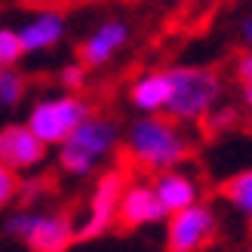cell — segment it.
I'll list each match as a JSON object with an SVG mask.
<instances>
[{"label": "cell", "instance_id": "obj_12", "mask_svg": "<svg viewBox=\"0 0 252 252\" xmlns=\"http://www.w3.org/2000/svg\"><path fill=\"white\" fill-rule=\"evenodd\" d=\"M169 95H172L169 71H145L129 86V105L138 114H166Z\"/></svg>", "mask_w": 252, "mask_h": 252}, {"label": "cell", "instance_id": "obj_10", "mask_svg": "<svg viewBox=\"0 0 252 252\" xmlns=\"http://www.w3.org/2000/svg\"><path fill=\"white\" fill-rule=\"evenodd\" d=\"M49 145L37 135L28 123H9L0 129V163L12 172H31L46 160Z\"/></svg>", "mask_w": 252, "mask_h": 252}, {"label": "cell", "instance_id": "obj_15", "mask_svg": "<svg viewBox=\"0 0 252 252\" xmlns=\"http://www.w3.org/2000/svg\"><path fill=\"white\" fill-rule=\"evenodd\" d=\"M25 93H28V80H25V74L16 71V65L0 71V108H16L25 98Z\"/></svg>", "mask_w": 252, "mask_h": 252}, {"label": "cell", "instance_id": "obj_21", "mask_svg": "<svg viewBox=\"0 0 252 252\" xmlns=\"http://www.w3.org/2000/svg\"><path fill=\"white\" fill-rule=\"evenodd\" d=\"M240 34H243V40H246V43L252 46V16H249V19H246V22L240 25Z\"/></svg>", "mask_w": 252, "mask_h": 252}, {"label": "cell", "instance_id": "obj_13", "mask_svg": "<svg viewBox=\"0 0 252 252\" xmlns=\"http://www.w3.org/2000/svg\"><path fill=\"white\" fill-rule=\"evenodd\" d=\"M154 191L160 197V203L166 212H179L185 206H191L200 200V182L194 175H188L182 166H172V169H163L154 172Z\"/></svg>", "mask_w": 252, "mask_h": 252}, {"label": "cell", "instance_id": "obj_7", "mask_svg": "<svg viewBox=\"0 0 252 252\" xmlns=\"http://www.w3.org/2000/svg\"><path fill=\"white\" fill-rule=\"evenodd\" d=\"M216 234H219L216 212L200 200L166 216V249L172 252H200L216 240Z\"/></svg>", "mask_w": 252, "mask_h": 252}, {"label": "cell", "instance_id": "obj_4", "mask_svg": "<svg viewBox=\"0 0 252 252\" xmlns=\"http://www.w3.org/2000/svg\"><path fill=\"white\" fill-rule=\"evenodd\" d=\"M93 114L90 102L80 93H59V95H46L40 102H34L25 123L43 138L49 148H59L65 138L77 129V123Z\"/></svg>", "mask_w": 252, "mask_h": 252}, {"label": "cell", "instance_id": "obj_9", "mask_svg": "<svg viewBox=\"0 0 252 252\" xmlns=\"http://www.w3.org/2000/svg\"><path fill=\"white\" fill-rule=\"evenodd\" d=\"M169 212L163 209L160 197L151 182H126L120 194V209H117V224L123 231H138L151 224L166 221Z\"/></svg>", "mask_w": 252, "mask_h": 252}, {"label": "cell", "instance_id": "obj_16", "mask_svg": "<svg viewBox=\"0 0 252 252\" xmlns=\"http://www.w3.org/2000/svg\"><path fill=\"white\" fill-rule=\"evenodd\" d=\"M22 56H28V53H25L19 28H0V65L12 68V65H19Z\"/></svg>", "mask_w": 252, "mask_h": 252}, {"label": "cell", "instance_id": "obj_22", "mask_svg": "<svg viewBox=\"0 0 252 252\" xmlns=\"http://www.w3.org/2000/svg\"><path fill=\"white\" fill-rule=\"evenodd\" d=\"M243 86V105H246V111L252 114V83H240Z\"/></svg>", "mask_w": 252, "mask_h": 252}, {"label": "cell", "instance_id": "obj_8", "mask_svg": "<svg viewBox=\"0 0 252 252\" xmlns=\"http://www.w3.org/2000/svg\"><path fill=\"white\" fill-rule=\"evenodd\" d=\"M129 37H132V28L126 19H102L95 28L83 37L80 43V62L86 68H105L111 65L126 46H129Z\"/></svg>", "mask_w": 252, "mask_h": 252}, {"label": "cell", "instance_id": "obj_18", "mask_svg": "<svg viewBox=\"0 0 252 252\" xmlns=\"http://www.w3.org/2000/svg\"><path fill=\"white\" fill-rule=\"evenodd\" d=\"M19 194V179H16V172H12L6 163H0V212H3L12 200H16Z\"/></svg>", "mask_w": 252, "mask_h": 252}, {"label": "cell", "instance_id": "obj_19", "mask_svg": "<svg viewBox=\"0 0 252 252\" xmlns=\"http://www.w3.org/2000/svg\"><path fill=\"white\" fill-rule=\"evenodd\" d=\"M234 117H237V114H234L231 108H221V111H219V105H216V108H212L209 114H206V120H203V123L209 126V129H224V126H228Z\"/></svg>", "mask_w": 252, "mask_h": 252}, {"label": "cell", "instance_id": "obj_2", "mask_svg": "<svg viewBox=\"0 0 252 252\" xmlns=\"http://www.w3.org/2000/svg\"><path fill=\"white\" fill-rule=\"evenodd\" d=\"M120 148V126L114 117L90 114L77 123L65 142L59 145V169L74 179H86L105 166Z\"/></svg>", "mask_w": 252, "mask_h": 252}, {"label": "cell", "instance_id": "obj_11", "mask_svg": "<svg viewBox=\"0 0 252 252\" xmlns=\"http://www.w3.org/2000/svg\"><path fill=\"white\" fill-rule=\"evenodd\" d=\"M65 31H68V22L59 9H40L28 16L22 22V43H25V53H49L56 49L62 40H65Z\"/></svg>", "mask_w": 252, "mask_h": 252}, {"label": "cell", "instance_id": "obj_14", "mask_svg": "<svg viewBox=\"0 0 252 252\" xmlns=\"http://www.w3.org/2000/svg\"><path fill=\"white\" fill-rule=\"evenodd\" d=\"M221 194L240 216H246L252 221V169H243V172H237L234 179H228L221 188Z\"/></svg>", "mask_w": 252, "mask_h": 252}, {"label": "cell", "instance_id": "obj_5", "mask_svg": "<svg viewBox=\"0 0 252 252\" xmlns=\"http://www.w3.org/2000/svg\"><path fill=\"white\" fill-rule=\"evenodd\" d=\"M6 234L34 252H65L77 240V228L65 212H12Z\"/></svg>", "mask_w": 252, "mask_h": 252}, {"label": "cell", "instance_id": "obj_17", "mask_svg": "<svg viewBox=\"0 0 252 252\" xmlns=\"http://www.w3.org/2000/svg\"><path fill=\"white\" fill-rule=\"evenodd\" d=\"M59 83H62V90H68V93H80L86 86V65L83 62H71V65H65L59 71Z\"/></svg>", "mask_w": 252, "mask_h": 252}, {"label": "cell", "instance_id": "obj_6", "mask_svg": "<svg viewBox=\"0 0 252 252\" xmlns=\"http://www.w3.org/2000/svg\"><path fill=\"white\" fill-rule=\"evenodd\" d=\"M126 188V172L123 169H105L93 185L86 216L77 224V240H95L108 234L117 224V209H120V194Z\"/></svg>", "mask_w": 252, "mask_h": 252}, {"label": "cell", "instance_id": "obj_20", "mask_svg": "<svg viewBox=\"0 0 252 252\" xmlns=\"http://www.w3.org/2000/svg\"><path fill=\"white\" fill-rule=\"evenodd\" d=\"M237 80H240V83H252V53L237 59Z\"/></svg>", "mask_w": 252, "mask_h": 252}, {"label": "cell", "instance_id": "obj_1", "mask_svg": "<svg viewBox=\"0 0 252 252\" xmlns=\"http://www.w3.org/2000/svg\"><path fill=\"white\" fill-rule=\"evenodd\" d=\"M123 151L142 172H163L188 160L191 138L169 114H142L126 129Z\"/></svg>", "mask_w": 252, "mask_h": 252}, {"label": "cell", "instance_id": "obj_3", "mask_svg": "<svg viewBox=\"0 0 252 252\" xmlns=\"http://www.w3.org/2000/svg\"><path fill=\"white\" fill-rule=\"evenodd\" d=\"M169 77H172V95L166 114L179 120L182 126L203 123L206 114L221 98V77L212 68H200V65L169 68Z\"/></svg>", "mask_w": 252, "mask_h": 252}]
</instances>
